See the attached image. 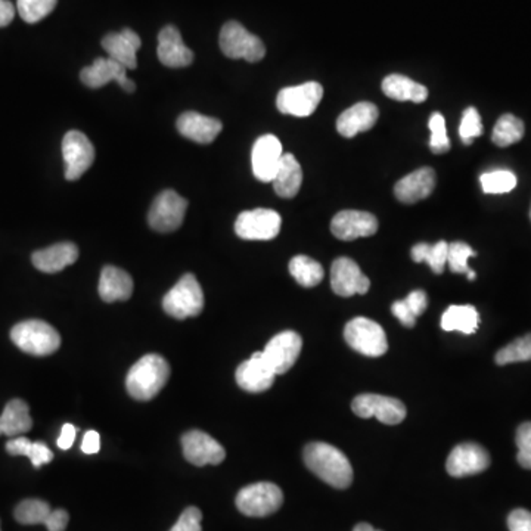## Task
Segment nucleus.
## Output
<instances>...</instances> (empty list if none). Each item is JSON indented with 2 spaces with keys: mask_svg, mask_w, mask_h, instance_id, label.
Returning a JSON list of instances; mask_svg holds the SVG:
<instances>
[{
  "mask_svg": "<svg viewBox=\"0 0 531 531\" xmlns=\"http://www.w3.org/2000/svg\"><path fill=\"white\" fill-rule=\"evenodd\" d=\"M302 456L306 467L320 479H324L325 483L340 490L350 487L353 468L342 450L328 443L316 441L306 446Z\"/></svg>",
  "mask_w": 531,
  "mask_h": 531,
  "instance_id": "1",
  "label": "nucleus"
},
{
  "mask_svg": "<svg viewBox=\"0 0 531 531\" xmlns=\"http://www.w3.org/2000/svg\"><path fill=\"white\" fill-rule=\"evenodd\" d=\"M169 378V362L160 354H147L130 369L125 387L134 400L148 402L165 389Z\"/></svg>",
  "mask_w": 531,
  "mask_h": 531,
  "instance_id": "2",
  "label": "nucleus"
},
{
  "mask_svg": "<svg viewBox=\"0 0 531 531\" xmlns=\"http://www.w3.org/2000/svg\"><path fill=\"white\" fill-rule=\"evenodd\" d=\"M13 344L31 356H49L60 347V335L52 325L44 320L30 319L20 322L11 329Z\"/></svg>",
  "mask_w": 531,
  "mask_h": 531,
  "instance_id": "3",
  "label": "nucleus"
},
{
  "mask_svg": "<svg viewBox=\"0 0 531 531\" xmlns=\"http://www.w3.org/2000/svg\"><path fill=\"white\" fill-rule=\"evenodd\" d=\"M163 309L174 319L198 316L204 309L203 288L192 273H186L163 298Z\"/></svg>",
  "mask_w": 531,
  "mask_h": 531,
  "instance_id": "4",
  "label": "nucleus"
},
{
  "mask_svg": "<svg viewBox=\"0 0 531 531\" xmlns=\"http://www.w3.org/2000/svg\"><path fill=\"white\" fill-rule=\"evenodd\" d=\"M221 52L230 60H245L259 62L266 55V46L257 36L251 35L245 27L237 21L226 22L221 27L219 37Z\"/></svg>",
  "mask_w": 531,
  "mask_h": 531,
  "instance_id": "5",
  "label": "nucleus"
},
{
  "mask_svg": "<svg viewBox=\"0 0 531 531\" xmlns=\"http://www.w3.org/2000/svg\"><path fill=\"white\" fill-rule=\"evenodd\" d=\"M284 503V493L277 484L255 483L237 493V508L246 517H268L277 512Z\"/></svg>",
  "mask_w": 531,
  "mask_h": 531,
  "instance_id": "6",
  "label": "nucleus"
},
{
  "mask_svg": "<svg viewBox=\"0 0 531 531\" xmlns=\"http://www.w3.org/2000/svg\"><path fill=\"white\" fill-rule=\"evenodd\" d=\"M347 344L369 358H380L389 350L387 335L381 325L367 318H354L344 329Z\"/></svg>",
  "mask_w": 531,
  "mask_h": 531,
  "instance_id": "7",
  "label": "nucleus"
},
{
  "mask_svg": "<svg viewBox=\"0 0 531 531\" xmlns=\"http://www.w3.org/2000/svg\"><path fill=\"white\" fill-rule=\"evenodd\" d=\"M188 201L176 190L165 189L157 195L148 214V223L161 234H170L181 228L185 221Z\"/></svg>",
  "mask_w": 531,
  "mask_h": 531,
  "instance_id": "8",
  "label": "nucleus"
},
{
  "mask_svg": "<svg viewBox=\"0 0 531 531\" xmlns=\"http://www.w3.org/2000/svg\"><path fill=\"white\" fill-rule=\"evenodd\" d=\"M62 158H64L65 179L77 181L95 161V147L86 134L78 130H69L62 139Z\"/></svg>",
  "mask_w": 531,
  "mask_h": 531,
  "instance_id": "9",
  "label": "nucleus"
},
{
  "mask_svg": "<svg viewBox=\"0 0 531 531\" xmlns=\"http://www.w3.org/2000/svg\"><path fill=\"white\" fill-rule=\"evenodd\" d=\"M282 219L275 210L255 208L242 212L235 221V232L246 241H270L281 230Z\"/></svg>",
  "mask_w": 531,
  "mask_h": 531,
  "instance_id": "10",
  "label": "nucleus"
},
{
  "mask_svg": "<svg viewBox=\"0 0 531 531\" xmlns=\"http://www.w3.org/2000/svg\"><path fill=\"white\" fill-rule=\"evenodd\" d=\"M324 96V87L318 82L282 89L278 93L277 107L282 114L294 117H309L315 113Z\"/></svg>",
  "mask_w": 531,
  "mask_h": 531,
  "instance_id": "11",
  "label": "nucleus"
},
{
  "mask_svg": "<svg viewBox=\"0 0 531 531\" xmlns=\"http://www.w3.org/2000/svg\"><path fill=\"white\" fill-rule=\"evenodd\" d=\"M351 409L360 418H376L387 425H398L407 414L400 400L381 394H360L351 402Z\"/></svg>",
  "mask_w": 531,
  "mask_h": 531,
  "instance_id": "12",
  "label": "nucleus"
},
{
  "mask_svg": "<svg viewBox=\"0 0 531 531\" xmlns=\"http://www.w3.org/2000/svg\"><path fill=\"white\" fill-rule=\"evenodd\" d=\"M181 449L188 463L195 467L219 465L226 458V450L207 432L192 430L181 437Z\"/></svg>",
  "mask_w": 531,
  "mask_h": 531,
  "instance_id": "13",
  "label": "nucleus"
},
{
  "mask_svg": "<svg viewBox=\"0 0 531 531\" xmlns=\"http://www.w3.org/2000/svg\"><path fill=\"white\" fill-rule=\"evenodd\" d=\"M302 349V337L295 331H284L268 342L266 349L261 351V356L264 362L272 367V371L277 375H281L294 366Z\"/></svg>",
  "mask_w": 531,
  "mask_h": 531,
  "instance_id": "14",
  "label": "nucleus"
},
{
  "mask_svg": "<svg viewBox=\"0 0 531 531\" xmlns=\"http://www.w3.org/2000/svg\"><path fill=\"white\" fill-rule=\"evenodd\" d=\"M282 143L275 134H264L257 139L251 152V165H253V173L260 181L269 183L273 181L279 165H281Z\"/></svg>",
  "mask_w": 531,
  "mask_h": 531,
  "instance_id": "15",
  "label": "nucleus"
},
{
  "mask_svg": "<svg viewBox=\"0 0 531 531\" xmlns=\"http://www.w3.org/2000/svg\"><path fill=\"white\" fill-rule=\"evenodd\" d=\"M80 78L83 84L92 89H100L111 82H117L127 93L136 89L133 80L127 77V68L111 58H96L93 64L82 69Z\"/></svg>",
  "mask_w": 531,
  "mask_h": 531,
  "instance_id": "16",
  "label": "nucleus"
},
{
  "mask_svg": "<svg viewBox=\"0 0 531 531\" xmlns=\"http://www.w3.org/2000/svg\"><path fill=\"white\" fill-rule=\"evenodd\" d=\"M490 467V455L483 446L477 443H463L456 446L446 463V470L452 477L463 479L479 474Z\"/></svg>",
  "mask_w": 531,
  "mask_h": 531,
  "instance_id": "17",
  "label": "nucleus"
},
{
  "mask_svg": "<svg viewBox=\"0 0 531 531\" xmlns=\"http://www.w3.org/2000/svg\"><path fill=\"white\" fill-rule=\"evenodd\" d=\"M331 286L335 294L351 297L354 294H366L371 288V281L363 275L354 260L340 257L331 268Z\"/></svg>",
  "mask_w": 531,
  "mask_h": 531,
  "instance_id": "18",
  "label": "nucleus"
},
{
  "mask_svg": "<svg viewBox=\"0 0 531 531\" xmlns=\"http://www.w3.org/2000/svg\"><path fill=\"white\" fill-rule=\"evenodd\" d=\"M334 237L342 241H354L358 237H372L378 230V221L371 213L344 210L331 221Z\"/></svg>",
  "mask_w": 531,
  "mask_h": 531,
  "instance_id": "19",
  "label": "nucleus"
},
{
  "mask_svg": "<svg viewBox=\"0 0 531 531\" xmlns=\"http://www.w3.org/2000/svg\"><path fill=\"white\" fill-rule=\"evenodd\" d=\"M237 382L244 391L248 393H263L272 387L277 374L272 367L264 362L261 351L253 354L251 358L242 362L235 374Z\"/></svg>",
  "mask_w": 531,
  "mask_h": 531,
  "instance_id": "20",
  "label": "nucleus"
},
{
  "mask_svg": "<svg viewBox=\"0 0 531 531\" xmlns=\"http://www.w3.org/2000/svg\"><path fill=\"white\" fill-rule=\"evenodd\" d=\"M157 55L161 64L169 68H183L194 60V52L183 44L181 31L174 26L165 27L160 31Z\"/></svg>",
  "mask_w": 531,
  "mask_h": 531,
  "instance_id": "21",
  "label": "nucleus"
},
{
  "mask_svg": "<svg viewBox=\"0 0 531 531\" xmlns=\"http://www.w3.org/2000/svg\"><path fill=\"white\" fill-rule=\"evenodd\" d=\"M141 46L142 40L130 28H125L120 33H109L102 39V48L109 53V58L117 60L127 69L138 67L136 53Z\"/></svg>",
  "mask_w": 531,
  "mask_h": 531,
  "instance_id": "22",
  "label": "nucleus"
},
{
  "mask_svg": "<svg viewBox=\"0 0 531 531\" xmlns=\"http://www.w3.org/2000/svg\"><path fill=\"white\" fill-rule=\"evenodd\" d=\"M223 125L217 118L207 117L203 114L188 111L177 118V130L183 138L189 139L192 142L212 143L221 134Z\"/></svg>",
  "mask_w": 531,
  "mask_h": 531,
  "instance_id": "23",
  "label": "nucleus"
},
{
  "mask_svg": "<svg viewBox=\"0 0 531 531\" xmlns=\"http://www.w3.org/2000/svg\"><path fill=\"white\" fill-rule=\"evenodd\" d=\"M436 188V172L430 167L414 170L394 186V195L405 204L418 203L431 195Z\"/></svg>",
  "mask_w": 531,
  "mask_h": 531,
  "instance_id": "24",
  "label": "nucleus"
},
{
  "mask_svg": "<svg viewBox=\"0 0 531 531\" xmlns=\"http://www.w3.org/2000/svg\"><path fill=\"white\" fill-rule=\"evenodd\" d=\"M78 259V248L73 242H60L44 250L36 251L31 255V261L36 269L44 273H58L76 263Z\"/></svg>",
  "mask_w": 531,
  "mask_h": 531,
  "instance_id": "25",
  "label": "nucleus"
},
{
  "mask_svg": "<svg viewBox=\"0 0 531 531\" xmlns=\"http://www.w3.org/2000/svg\"><path fill=\"white\" fill-rule=\"evenodd\" d=\"M380 117V111L372 102H358L338 117V133L344 138H354L356 134L371 130Z\"/></svg>",
  "mask_w": 531,
  "mask_h": 531,
  "instance_id": "26",
  "label": "nucleus"
},
{
  "mask_svg": "<svg viewBox=\"0 0 531 531\" xmlns=\"http://www.w3.org/2000/svg\"><path fill=\"white\" fill-rule=\"evenodd\" d=\"M98 291L105 302H125L133 294V279L123 269L105 266L101 272Z\"/></svg>",
  "mask_w": 531,
  "mask_h": 531,
  "instance_id": "27",
  "label": "nucleus"
},
{
  "mask_svg": "<svg viewBox=\"0 0 531 531\" xmlns=\"http://www.w3.org/2000/svg\"><path fill=\"white\" fill-rule=\"evenodd\" d=\"M33 419L30 407L21 398H13L6 403L4 414H0V436L18 437L30 431Z\"/></svg>",
  "mask_w": 531,
  "mask_h": 531,
  "instance_id": "28",
  "label": "nucleus"
},
{
  "mask_svg": "<svg viewBox=\"0 0 531 531\" xmlns=\"http://www.w3.org/2000/svg\"><path fill=\"white\" fill-rule=\"evenodd\" d=\"M272 183L275 192L281 198H294L295 195L300 192L302 183V165L293 154H284L281 165H279Z\"/></svg>",
  "mask_w": 531,
  "mask_h": 531,
  "instance_id": "29",
  "label": "nucleus"
},
{
  "mask_svg": "<svg viewBox=\"0 0 531 531\" xmlns=\"http://www.w3.org/2000/svg\"><path fill=\"white\" fill-rule=\"evenodd\" d=\"M382 92L391 100L400 101V102L411 101L414 104H421L428 98L427 87L402 74H391L389 77H385L382 82Z\"/></svg>",
  "mask_w": 531,
  "mask_h": 531,
  "instance_id": "30",
  "label": "nucleus"
},
{
  "mask_svg": "<svg viewBox=\"0 0 531 531\" xmlns=\"http://www.w3.org/2000/svg\"><path fill=\"white\" fill-rule=\"evenodd\" d=\"M479 324V315L477 309L470 304L465 306H450L441 316V328L452 333L467 334L471 335L477 331Z\"/></svg>",
  "mask_w": 531,
  "mask_h": 531,
  "instance_id": "31",
  "label": "nucleus"
},
{
  "mask_svg": "<svg viewBox=\"0 0 531 531\" xmlns=\"http://www.w3.org/2000/svg\"><path fill=\"white\" fill-rule=\"evenodd\" d=\"M427 293L422 290H416L412 291L411 294L407 295L405 300L393 302L391 311L400 320V324L405 325L406 328H414L416 325V318L427 310Z\"/></svg>",
  "mask_w": 531,
  "mask_h": 531,
  "instance_id": "32",
  "label": "nucleus"
},
{
  "mask_svg": "<svg viewBox=\"0 0 531 531\" xmlns=\"http://www.w3.org/2000/svg\"><path fill=\"white\" fill-rule=\"evenodd\" d=\"M447 248L449 244L446 241H438L434 245L421 242L412 246V259L416 263H427L432 272L441 275L447 264Z\"/></svg>",
  "mask_w": 531,
  "mask_h": 531,
  "instance_id": "33",
  "label": "nucleus"
},
{
  "mask_svg": "<svg viewBox=\"0 0 531 531\" xmlns=\"http://www.w3.org/2000/svg\"><path fill=\"white\" fill-rule=\"evenodd\" d=\"M290 273L300 286H306V288L319 286L325 277L322 264L307 255H295L291 259Z\"/></svg>",
  "mask_w": 531,
  "mask_h": 531,
  "instance_id": "34",
  "label": "nucleus"
},
{
  "mask_svg": "<svg viewBox=\"0 0 531 531\" xmlns=\"http://www.w3.org/2000/svg\"><path fill=\"white\" fill-rule=\"evenodd\" d=\"M524 132L526 129H524L523 121L512 114H505L497 120L493 129L492 141L497 147H510L523 139Z\"/></svg>",
  "mask_w": 531,
  "mask_h": 531,
  "instance_id": "35",
  "label": "nucleus"
},
{
  "mask_svg": "<svg viewBox=\"0 0 531 531\" xmlns=\"http://www.w3.org/2000/svg\"><path fill=\"white\" fill-rule=\"evenodd\" d=\"M52 512L49 503L40 499H27L15 508V519L24 526H36L46 523L49 514Z\"/></svg>",
  "mask_w": 531,
  "mask_h": 531,
  "instance_id": "36",
  "label": "nucleus"
},
{
  "mask_svg": "<svg viewBox=\"0 0 531 531\" xmlns=\"http://www.w3.org/2000/svg\"><path fill=\"white\" fill-rule=\"evenodd\" d=\"M474 255H477V253L465 242H452L447 248V263L450 270L454 273H465L470 281H474L477 275L474 270L468 268V260Z\"/></svg>",
  "mask_w": 531,
  "mask_h": 531,
  "instance_id": "37",
  "label": "nucleus"
},
{
  "mask_svg": "<svg viewBox=\"0 0 531 531\" xmlns=\"http://www.w3.org/2000/svg\"><path fill=\"white\" fill-rule=\"evenodd\" d=\"M495 360L501 366L510 365V363L528 362V360H531V334L517 338L514 342H510L508 346L501 349L497 351Z\"/></svg>",
  "mask_w": 531,
  "mask_h": 531,
  "instance_id": "38",
  "label": "nucleus"
},
{
  "mask_svg": "<svg viewBox=\"0 0 531 531\" xmlns=\"http://www.w3.org/2000/svg\"><path fill=\"white\" fill-rule=\"evenodd\" d=\"M486 194H506L517 186V176L510 170H495L479 177Z\"/></svg>",
  "mask_w": 531,
  "mask_h": 531,
  "instance_id": "39",
  "label": "nucleus"
},
{
  "mask_svg": "<svg viewBox=\"0 0 531 531\" xmlns=\"http://www.w3.org/2000/svg\"><path fill=\"white\" fill-rule=\"evenodd\" d=\"M57 4L58 0H17V9L24 21L36 24L48 17Z\"/></svg>",
  "mask_w": 531,
  "mask_h": 531,
  "instance_id": "40",
  "label": "nucleus"
},
{
  "mask_svg": "<svg viewBox=\"0 0 531 531\" xmlns=\"http://www.w3.org/2000/svg\"><path fill=\"white\" fill-rule=\"evenodd\" d=\"M428 127L431 130V139H430V148L434 154H443L449 151L450 141L446 133L445 117L440 113H432Z\"/></svg>",
  "mask_w": 531,
  "mask_h": 531,
  "instance_id": "41",
  "label": "nucleus"
},
{
  "mask_svg": "<svg viewBox=\"0 0 531 531\" xmlns=\"http://www.w3.org/2000/svg\"><path fill=\"white\" fill-rule=\"evenodd\" d=\"M481 133H483V125H481L479 111L474 107H470L463 111V121L459 125V134H461L463 143L470 145L472 139L479 138Z\"/></svg>",
  "mask_w": 531,
  "mask_h": 531,
  "instance_id": "42",
  "label": "nucleus"
},
{
  "mask_svg": "<svg viewBox=\"0 0 531 531\" xmlns=\"http://www.w3.org/2000/svg\"><path fill=\"white\" fill-rule=\"evenodd\" d=\"M517 447H519V461L521 467L531 470V422H524L517 430Z\"/></svg>",
  "mask_w": 531,
  "mask_h": 531,
  "instance_id": "43",
  "label": "nucleus"
},
{
  "mask_svg": "<svg viewBox=\"0 0 531 531\" xmlns=\"http://www.w3.org/2000/svg\"><path fill=\"white\" fill-rule=\"evenodd\" d=\"M201 521H203V514L198 508L189 506L181 512V517L177 519V523L170 531H203L201 527Z\"/></svg>",
  "mask_w": 531,
  "mask_h": 531,
  "instance_id": "44",
  "label": "nucleus"
},
{
  "mask_svg": "<svg viewBox=\"0 0 531 531\" xmlns=\"http://www.w3.org/2000/svg\"><path fill=\"white\" fill-rule=\"evenodd\" d=\"M27 458L30 459L33 467L40 468L46 463H52L53 454L52 450L49 449L48 446L42 441H35V443H31L30 452L27 455Z\"/></svg>",
  "mask_w": 531,
  "mask_h": 531,
  "instance_id": "45",
  "label": "nucleus"
},
{
  "mask_svg": "<svg viewBox=\"0 0 531 531\" xmlns=\"http://www.w3.org/2000/svg\"><path fill=\"white\" fill-rule=\"evenodd\" d=\"M510 531H531V512L523 508L514 510L508 517Z\"/></svg>",
  "mask_w": 531,
  "mask_h": 531,
  "instance_id": "46",
  "label": "nucleus"
},
{
  "mask_svg": "<svg viewBox=\"0 0 531 531\" xmlns=\"http://www.w3.org/2000/svg\"><path fill=\"white\" fill-rule=\"evenodd\" d=\"M69 515L65 510H55L49 514L48 519H46V528L49 531H65L67 526H68Z\"/></svg>",
  "mask_w": 531,
  "mask_h": 531,
  "instance_id": "47",
  "label": "nucleus"
},
{
  "mask_svg": "<svg viewBox=\"0 0 531 531\" xmlns=\"http://www.w3.org/2000/svg\"><path fill=\"white\" fill-rule=\"evenodd\" d=\"M31 443L27 437H15L6 443V452L11 456H27L30 452Z\"/></svg>",
  "mask_w": 531,
  "mask_h": 531,
  "instance_id": "48",
  "label": "nucleus"
},
{
  "mask_svg": "<svg viewBox=\"0 0 531 531\" xmlns=\"http://www.w3.org/2000/svg\"><path fill=\"white\" fill-rule=\"evenodd\" d=\"M101 450V437L96 431H87L83 437L82 452L86 455H95Z\"/></svg>",
  "mask_w": 531,
  "mask_h": 531,
  "instance_id": "49",
  "label": "nucleus"
},
{
  "mask_svg": "<svg viewBox=\"0 0 531 531\" xmlns=\"http://www.w3.org/2000/svg\"><path fill=\"white\" fill-rule=\"evenodd\" d=\"M74 440H76V428L71 423H65L57 441L58 447L60 450H68L74 445Z\"/></svg>",
  "mask_w": 531,
  "mask_h": 531,
  "instance_id": "50",
  "label": "nucleus"
},
{
  "mask_svg": "<svg viewBox=\"0 0 531 531\" xmlns=\"http://www.w3.org/2000/svg\"><path fill=\"white\" fill-rule=\"evenodd\" d=\"M15 17V8L9 0H0V27H6Z\"/></svg>",
  "mask_w": 531,
  "mask_h": 531,
  "instance_id": "51",
  "label": "nucleus"
},
{
  "mask_svg": "<svg viewBox=\"0 0 531 531\" xmlns=\"http://www.w3.org/2000/svg\"><path fill=\"white\" fill-rule=\"evenodd\" d=\"M353 531H381V530H376V528L372 527L371 524L360 523V524H358V526H356V527H354Z\"/></svg>",
  "mask_w": 531,
  "mask_h": 531,
  "instance_id": "52",
  "label": "nucleus"
},
{
  "mask_svg": "<svg viewBox=\"0 0 531 531\" xmlns=\"http://www.w3.org/2000/svg\"><path fill=\"white\" fill-rule=\"evenodd\" d=\"M530 217H531V212H530Z\"/></svg>",
  "mask_w": 531,
  "mask_h": 531,
  "instance_id": "53",
  "label": "nucleus"
}]
</instances>
